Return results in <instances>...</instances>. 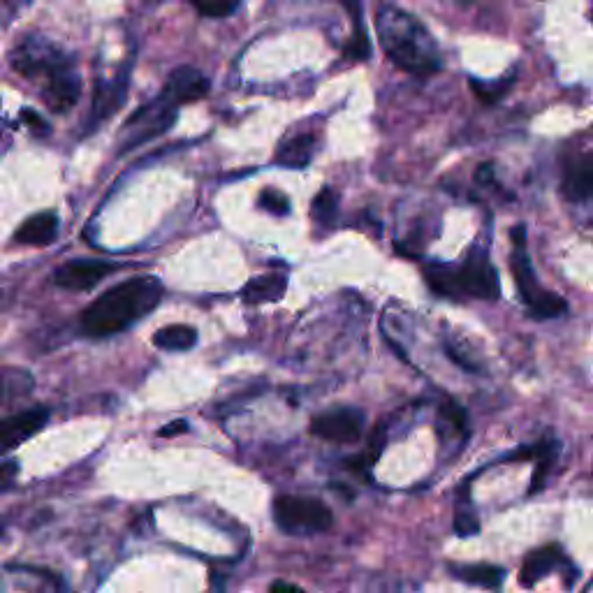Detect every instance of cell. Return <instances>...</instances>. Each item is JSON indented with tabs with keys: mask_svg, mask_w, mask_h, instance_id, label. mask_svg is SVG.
<instances>
[{
	"mask_svg": "<svg viewBox=\"0 0 593 593\" xmlns=\"http://www.w3.org/2000/svg\"><path fill=\"white\" fill-rule=\"evenodd\" d=\"M272 593H306L302 589H297L295 584H285V582H276L272 587Z\"/></svg>",
	"mask_w": 593,
	"mask_h": 593,
	"instance_id": "obj_32",
	"label": "cell"
},
{
	"mask_svg": "<svg viewBox=\"0 0 593 593\" xmlns=\"http://www.w3.org/2000/svg\"><path fill=\"white\" fill-rule=\"evenodd\" d=\"M163 297V283L156 276H135L107 290L84 311L82 329L86 336L100 339L123 332L135 320L149 316Z\"/></svg>",
	"mask_w": 593,
	"mask_h": 593,
	"instance_id": "obj_2",
	"label": "cell"
},
{
	"mask_svg": "<svg viewBox=\"0 0 593 593\" xmlns=\"http://www.w3.org/2000/svg\"><path fill=\"white\" fill-rule=\"evenodd\" d=\"M336 209H339V197H336L334 190H320L316 200H313V218L322 225H332L336 218Z\"/></svg>",
	"mask_w": 593,
	"mask_h": 593,
	"instance_id": "obj_23",
	"label": "cell"
},
{
	"mask_svg": "<svg viewBox=\"0 0 593 593\" xmlns=\"http://www.w3.org/2000/svg\"><path fill=\"white\" fill-rule=\"evenodd\" d=\"M424 281L429 283V288L434 290L436 295L448 297V299H464L457 269L441 265V262H431V265H427V269H424Z\"/></svg>",
	"mask_w": 593,
	"mask_h": 593,
	"instance_id": "obj_18",
	"label": "cell"
},
{
	"mask_svg": "<svg viewBox=\"0 0 593 593\" xmlns=\"http://www.w3.org/2000/svg\"><path fill=\"white\" fill-rule=\"evenodd\" d=\"M114 272V265L102 260H72L56 269L54 281L65 290H91Z\"/></svg>",
	"mask_w": 593,
	"mask_h": 593,
	"instance_id": "obj_9",
	"label": "cell"
},
{
	"mask_svg": "<svg viewBox=\"0 0 593 593\" xmlns=\"http://www.w3.org/2000/svg\"><path fill=\"white\" fill-rule=\"evenodd\" d=\"M58 232V218L51 211H42L21 223V228L14 234L19 244L26 246H47L56 239Z\"/></svg>",
	"mask_w": 593,
	"mask_h": 593,
	"instance_id": "obj_13",
	"label": "cell"
},
{
	"mask_svg": "<svg viewBox=\"0 0 593 593\" xmlns=\"http://www.w3.org/2000/svg\"><path fill=\"white\" fill-rule=\"evenodd\" d=\"M128 82H130V75L126 68L114 79H109V82L98 84V89H95V95H93L91 119L86 123V130H89V133L95 126H100L102 121H107L109 116L116 114L123 107V102L128 98Z\"/></svg>",
	"mask_w": 593,
	"mask_h": 593,
	"instance_id": "obj_7",
	"label": "cell"
},
{
	"mask_svg": "<svg viewBox=\"0 0 593 593\" xmlns=\"http://www.w3.org/2000/svg\"><path fill=\"white\" fill-rule=\"evenodd\" d=\"M183 431H188V424L183 422V420H179V422H172V424H167V427L160 429V434H158V436H163V438H172V436H179V434H183Z\"/></svg>",
	"mask_w": 593,
	"mask_h": 593,
	"instance_id": "obj_31",
	"label": "cell"
},
{
	"mask_svg": "<svg viewBox=\"0 0 593 593\" xmlns=\"http://www.w3.org/2000/svg\"><path fill=\"white\" fill-rule=\"evenodd\" d=\"M512 82H515V77L503 79V82L499 79V82H494V84L471 79V86H473V91H475V95H478L480 102H485V105H494V102H499L503 98L505 91L510 89Z\"/></svg>",
	"mask_w": 593,
	"mask_h": 593,
	"instance_id": "obj_25",
	"label": "cell"
},
{
	"mask_svg": "<svg viewBox=\"0 0 593 593\" xmlns=\"http://www.w3.org/2000/svg\"><path fill=\"white\" fill-rule=\"evenodd\" d=\"M452 575L468 584L485 589H499L505 580V570L489 563H473V566H452Z\"/></svg>",
	"mask_w": 593,
	"mask_h": 593,
	"instance_id": "obj_19",
	"label": "cell"
},
{
	"mask_svg": "<svg viewBox=\"0 0 593 593\" xmlns=\"http://www.w3.org/2000/svg\"><path fill=\"white\" fill-rule=\"evenodd\" d=\"M526 306H529L531 316L538 320H549V318L563 316V313H566V299L554 295V292H547V290L540 292V295Z\"/></svg>",
	"mask_w": 593,
	"mask_h": 593,
	"instance_id": "obj_22",
	"label": "cell"
},
{
	"mask_svg": "<svg viewBox=\"0 0 593 593\" xmlns=\"http://www.w3.org/2000/svg\"><path fill=\"white\" fill-rule=\"evenodd\" d=\"M17 473H19L17 461H3V464H0V489H7L10 485H14Z\"/></svg>",
	"mask_w": 593,
	"mask_h": 593,
	"instance_id": "obj_30",
	"label": "cell"
},
{
	"mask_svg": "<svg viewBox=\"0 0 593 593\" xmlns=\"http://www.w3.org/2000/svg\"><path fill=\"white\" fill-rule=\"evenodd\" d=\"M274 519L278 529L290 536H306V533H320L332 526V510L318 499L309 496H281L274 503Z\"/></svg>",
	"mask_w": 593,
	"mask_h": 593,
	"instance_id": "obj_3",
	"label": "cell"
},
{
	"mask_svg": "<svg viewBox=\"0 0 593 593\" xmlns=\"http://www.w3.org/2000/svg\"><path fill=\"white\" fill-rule=\"evenodd\" d=\"M475 179L482 181V183L492 181V165H482L478 170V174H475Z\"/></svg>",
	"mask_w": 593,
	"mask_h": 593,
	"instance_id": "obj_33",
	"label": "cell"
},
{
	"mask_svg": "<svg viewBox=\"0 0 593 593\" xmlns=\"http://www.w3.org/2000/svg\"><path fill=\"white\" fill-rule=\"evenodd\" d=\"M457 274L464 297H478L487 299V302H496L501 297L499 274H496L494 265L487 260L485 253L473 251L464 260V265L457 269Z\"/></svg>",
	"mask_w": 593,
	"mask_h": 593,
	"instance_id": "obj_5",
	"label": "cell"
},
{
	"mask_svg": "<svg viewBox=\"0 0 593 593\" xmlns=\"http://www.w3.org/2000/svg\"><path fill=\"white\" fill-rule=\"evenodd\" d=\"M346 7L350 10V17H353V24H355V33H353V40H350L346 47V56L355 58V61H366L371 54V42L366 38V31L362 26V7L357 0H346Z\"/></svg>",
	"mask_w": 593,
	"mask_h": 593,
	"instance_id": "obj_21",
	"label": "cell"
},
{
	"mask_svg": "<svg viewBox=\"0 0 593 593\" xmlns=\"http://www.w3.org/2000/svg\"><path fill=\"white\" fill-rule=\"evenodd\" d=\"M177 121V107L172 105L165 95L151 100L149 105L139 107L126 123V139H123L121 151H130L135 146L149 142V139L167 133L172 123Z\"/></svg>",
	"mask_w": 593,
	"mask_h": 593,
	"instance_id": "obj_4",
	"label": "cell"
},
{
	"mask_svg": "<svg viewBox=\"0 0 593 593\" xmlns=\"http://www.w3.org/2000/svg\"><path fill=\"white\" fill-rule=\"evenodd\" d=\"M441 415L448 420L452 427H455L457 431H466V424H468V417H466V411L461 406H457L455 401H445L443 408H441Z\"/></svg>",
	"mask_w": 593,
	"mask_h": 593,
	"instance_id": "obj_29",
	"label": "cell"
},
{
	"mask_svg": "<svg viewBox=\"0 0 593 593\" xmlns=\"http://www.w3.org/2000/svg\"><path fill=\"white\" fill-rule=\"evenodd\" d=\"M241 0H193L195 10L202 14V17L211 19H223L230 17L232 12H237Z\"/></svg>",
	"mask_w": 593,
	"mask_h": 593,
	"instance_id": "obj_26",
	"label": "cell"
},
{
	"mask_svg": "<svg viewBox=\"0 0 593 593\" xmlns=\"http://www.w3.org/2000/svg\"><path fill=\"white\" fill-rule=\"evenodd\" d=\"M47 424V411L45 408H33V411H24L19 415L5 417L0 422V452H7L17 445L26 443L28 438L38 434V431Z\"/></svg>",
	"mask_w": 593,
	"mask_h": 593,
	"instance_id": "obj_10",
	"label": "cell"
},
{
	"mask_svg": "<svg viewBox=\"0 0 593 593\" xmlns=\"http://www.w3.org/2000/svg\"><path fill=\"white\" fill-rule=\"evenodd\" d=\"M153 343L163 350H190L197 343V329L190 325H167L153 334Z\"/></svg>",
	"mask_w": 593,
	"mask_h": 593,
	"instance_id": "obj_20",
	"label": "cell"
},
{
	"mask_svg": "<svg viewBox=\"0 0 593 593\" xmlns=\"http://www.w3.org/2000/svg\"><path fill=\"white\" fill-rule=\"evenodd\" d=\"M260 207L267 209L269 214L274 216H285L290 211V200L281 190H265V193L260 195Z\"/></svg>",
	"mask_w": 593,
	"mask_h": 593,
	"instance_id": "obj_27",
	"label": "cell"
},
{
	"mask_svg": "<svg viewBox=\"0 0 593 593\" xmlns=\"http://www.w3.org/2000/svg\"><path fill=\"white\" fill-rule=\"evenodd\" d=\"M364 413L357 408H336L322 413L311 422V431L318 438L332 443H355L362 436Z\"/></svg>",
	"mask_w": 593,
	"mask_h": 593,
	"instance_id": "obj_6",
	"label": "cell"
},
{
	"mask_svg": "<svg viewBox=\"0 0 593 593\" xmlns=\"http://www.w3.org/2000/svg\"><path fill=\"white\" fill-rule=\"evenodd\" d=\"M79 93H82V82H79L77 70L72 68L70 61H63L45 79V100L58 114L68 112V109L79 100Z\"/></svg>",
	"mask_w": 593,
	"mask_h": 593,
	"instance_id": "obj_8",
	"label": "cell"
},
{
	"mask_svg": "<svg viewBox=\"0 0 593 593\" xmlns=\"http://www.w3.org/2000/svg\"><path fill=\"white\" fill-rule=\"evenodd\" d=\"M538 464H536V471H533V480H531V494L540 492V489L545 487V480L549 475V468H552L554 459H556V448L554 443H543V448H540V455L536 457Z\"/></svg>",
	"mask_w": 593,
	"mask_h": 593,
	"instance_id": "obj_24",
	"label": "cell"
},
{
	"mask_svg": "<svg viewBox=\"0 0 593 593\" xmlns=\"http://www.w3.org/2000/svg\"><path fill=\"white\" fill-rule=\"evenodd\" d=\"M455 531L459 533V536H475V533L480 531L478 517H475L471 510L459 508L455 515Z\"/></svg>",
	"mask_w": 593,
	"mask_h": 593,
	"instance_id": "obj_28",
	"label": "cell"
},
{
	"mask_svg": "<svg viewBox=\"0 0 593 593\" xmlns=\"http://www.w3.org/2000/svg\"><path fill=\"white\" fill-rule=\"evenodd\" d=\"M563 195L570 202H584L593 195V153H582L566 167L563 174Z\"/></svg>",
	"mask_w": 593,
	"mask_h": 593,
	"instance_id": "obj_12",
	"label": "cell"
},
{
	"mask_svg": "<svg viewBox=\"0 0 593 593\" xmlns=\"http://www.w3.org/2000/svg\"><path fill=\"white\" fill-rule=\"evenodd\" d=\"M510 269H512V278H515L519 297H522L526 304L533 302V299L543 292V288H540L536 272H533L531 260L529 255H526L524 246H515V253H512L510 258Z\"/></svg>",
	"mask_w": 593,
	"mask_h": 593,
	"instance_id": "obj_15",
	"label": "cell"
},
{
	"mask_svg": "<svg viewBox=\"0 0 593 593\" xmlns=\"http://www.w3.org/2000/svg\"><path fill=\"white\" fill-rule=\"evenodd\" d=\"M285 288H288V278H285L283 274L258 276L244 288V302H248V304L276 302V299L283 297Z\"/></svg>",
	"mask_w": 593,
	"mask_h": 593,
	"instance_id": "obj_17",
	"label": "cell"
},
{
	"mask_svg": "<svg viewBox=\"0 0 593 593\" xmlns=\"http://www.w3.org/2000/svg\"><path fill=\"white\" fill-rule=\"evenodd\" d=\"M376 31L380 47L390 56L397 68L411 72V75H436L443 68L441 51L436 40L422 26L420 19L401 10L397 5H380L376 14Z\"/></svg>",
	"mask_w": 593,
	"mask_h": 593,
	"instance_id": "obj_1",
	"label": "cell"
},
{
	"mask_svg": "<svg viewBox=\"0 0 593 593\" xmlns=\"http://www.w3.org/2000/svg\"><path fill=\"white\" fill-rule=\"evenodd\" d=\"M207 91H209L207 77H204L200 70L183 65V68L174 70L170 79H167L163 95L172 102L174 107H179V105H186V102H195L204 98Z\"/></svg>",
	"mask_w": 593,
	"mask_h": 593,
	"instance_id": "obj_11",
	"label": "cell"
},
{
	"mask_svg": "<svg viewBox=\"0 0 593 593\" xmlns=\"http://www.w3.org/2000/svg\"><path fill=\"white\" fill-rule=\"evenodd\" d=\"M316 156V137L313 135H295L288 142L281 144V149L276 153V163L283 167H306L311 163V158Z\"/></svg>",
	"mask_w": 593,
	"mask_h": 593,
	"instance_id": "obj_16",
	"label": "cell"
},
{
	"mask_svg": "<svg viewBox=\"0 0 593 593\" xmlns=\"http://www.w3.org/2000/svg\"><path fill=\"white\" fill-rule=\"evenodd\" d=\"M559 561H561L559 545H547L543 549H538V552L526 556L524 566L519 570V582H522L524 587H533V584H538L543 577L552 573V570L559 566Z\"/></svg>",
	"mask_w": 593,
	"mask_h": 593,
	"instance_id": "obj_14",
	"label": "cell"
}]
</instances>
